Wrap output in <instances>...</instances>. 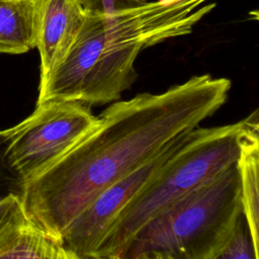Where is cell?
<instances>
[{
    "label": "cell",
    "mask_w": 259,
    "mask_h": 259,
    "mask_svg": "<svg viewBox=\"0 0 259 259\" xmlns=\"http://www.w3.org/2000/svg\"><path fill=\"white\" fill-rule=\"evenodd\" d=\"M231 85L227 78L204 74L163 93L113 102L73 149L24 183L20 198L26 212L60 240L99 192L218 111Z\"/></svg>",
    "instance_id": "6da1fadb"
},
{
    "label": "cell",
    "mask_w": 259,
    "mask_h": 259,
    "mask_svg": "<svg viewBox=\"0 0 259 259\" xmlns=\"http://www.w3.org/2000/svg\"><path fill=\"white\" fill-rule=\"evenodd\" d=\"M215 5L209 0H162L109 15L86 12L65 58L39 80L36 104L117 101L138 77L134 65L142 50L190 33Z\"/></svg>",
    "instance_id": "7a4b0ae2"
},
{
    "label": "cell",
    "mask_w": 259,
    "mask_h": 259,
    "mask_svg": "<svg viewBox=\"0 0 259 259\" xmlns=\"http://www.w3.org/2000/svg\"><path fill=\"white\" fill-rule=\"evenodd\" d=\"M236 163L148 221L112 259L217 256L231 240L243 212Z\"/></svg>",
    "instance_id": "3957f363"
},
{
    "label": "cell",
    "mask_w": 259,
    "mask_h": 259,
    "mask_svg": "<svg viewBox=\"0 0 259 259\" xmlns=\"http://www.w3.org/2000/svg\"><path fill=\"white\" fill-rule=\"evenodd\" d=\"M242 128L243 119L190 131L156 175L112 221L92 259H112L148 221L234 165L240 153Z\"/></svg>",
    "instance_id": "277c9868"
},
{
    "label": "cell",
    "mask_w": 259,
    "mask_h": 259,
    "mask_svg": "<svg viewBox=\"0 0 259 259\" xmlns=\"http://www.w3.org/2000/svg\"><path fill=\"white\" fill-rule=\"evenodd\" d=\"M98 123L90 106L78 101H47L5 130L7 157L24 183L60 160Z\"/></svg>",
    "instance_id": "5b68a950"
},
{
    "label": "cell",
    "mask_w": 259,
    "mask_h": 259,
    "mask_svg": "<svg viewBox=\"0 0 259 259\" xmlns=\"http://www.w3.org/2000/svg\"><path fill=\"white\" fill-rule=\"evenodd\" d=\"M188 133L99 192L65 229L60 238L63 244L79 256L92 259L97 245L112 221L156 175L164 163L179 148Z\"/></svg>",
    "instance_id": "8992f818"
},
{
    "label": "cell",
    "mask_w": 259,
    "mask_h": 259,
    "mask_svg": "<svg viewBox=\"0 0 259 259\" xmlns=\"http://www.w3.org/2000/svg\"><path fill=\"white\" fill-rule=\"evenodd\" d=\"M0 259H88L38 227L19 196L0 202Z\"/></svg>",
    "instance_id": "52a82bcc"
},
{
    "label": "cell",
    "mask_w": 259,
    "mask_h": 259,
    "mask_svg": "<svg viewBox=\"0 0 259 259\" xmlns=\"http://www.w3.org/2000/svg\"><path fill=\"white\" fill-rule=\"evenodd\" d=\"M85 14L79 0H36L35 48L40 59L39 80L65 58Z\"/></svg>",
    "instance_id": "ba28073f"
},
{
    "label": "cell",
    "mask_w": 259,
    "mask_h": 259,
    "mask_svg": "<svg viewBox=\"0 0 259 259\" xmlns=\"http://www.w3.org/2000/svg\"><path fill=\"white\" fill-rule=\"evenodd\" d=\"M242 211L255 249L258 251L259 208V122L258 110L243 119L240 153L237 160Z\"/></svg>",
    "instance_id": "9c48e42d"
},
{
    "label": "cell",
    "mask_w": 259,
    "mask_h": 259,
    "mask_svg": "<svg viewBox=\"0 0 259 259\" xmlns=\"http://www.w3.org/2000/svg\"><path fill=\"white\" fill-rule=\"evenodd\" d=\"M36 0H0V54L35 49Z\"/></svg>",
    "instance_id": "30bf717a"
},
{
    "label": "cell",
    "mask_w": 259,
    "mask_h": 259,
    "mask_svg": "<svg viewBox=\"0 0 259 259\" xmlns=\"http://www.w3.org/2000/svg\"><path fill=\"white\" fill-rule=\"evenodd\" d=\"M212 259H258V251L254 247L243 212L231 240Z\"/></svg>",
    "instance_id": "8fae6325"
},
{
    "label": "cell",
    "mask_w": 259,
    "mask_h": 259,
    "mask_svg": "<svg viewBox=\"0 0 259 259\" xmlns=\"http://www.w3.org/2000/svg\"><path fill=\"white\" fill-rule=\"evenodd\" d=\"M6 147L5 131H0V202L12 195L21 197L24 186V180L7 157Z\"/></svg>",
    "instance_id": "7c38bea8"
},
{
    "label": "cell",
    "mask_w": 259,
    "mask_h": 259,
    "mask_svg": "<svg viewBox=\"0 0 259 259\" xmlns=\"http://www.w3.org/2000/svg\"><path fill=\"white\" fill-rule=\"evenodd\" d=\"M86 12L109 15L119 13L142 4L139 0H79Z\"/></svg>",
    "instance_id": "4fadbf2b"
},
{
    "label": "cell",
    "mask_w": 259,
    "mask_h": 259,
    "mask_svg": "<svg viewBox=\"0 0 259 259\" xmlns=\"http://www.w3.org/2000/svg\"><path fill=\"white\" fill-rule=\"evenodd\" d=\"M140 2H142V3H145V2H147V0H139Z\"/></svg>",
    "instance_id": "5bb4252c"
},
{
    "label": "cell",
    "mask_w": 259,
    "mask_h": 259,
    "mask_svg": "<svg viewBox=\"0 0 259 259\" xmlns=\"http://www.w3.org/2000/svg\"><path fill=\"white\" fill-rule=\"evenodd\" d=\"M150 259H163V258H159V257H155V258H150Z\"/></svg>",
    "instance_id": "9a60e30c"
}]
</instances>
